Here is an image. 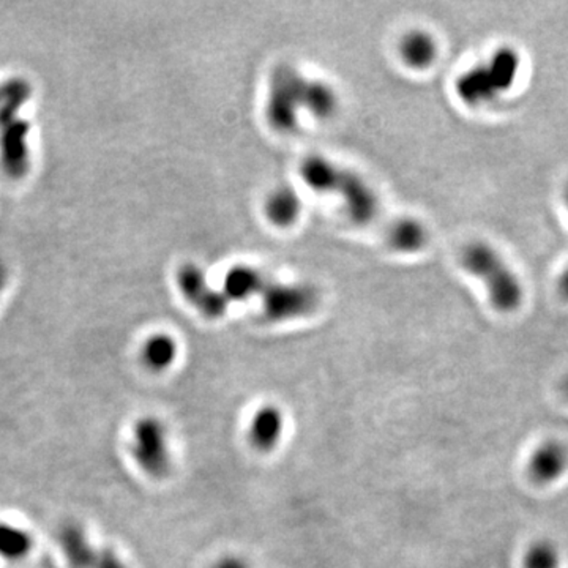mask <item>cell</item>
<instances>
[{
    "label": "cell",
    "instance_id": "9",
    "mask_svg": "<svg viewBox=\"0 0 568 568\" xmlns=\"http://www.w3.org/2000/svg\"><path fill=\"white\" fill-rule=\"evenodd\" d=\"M283 431V412L277 406H264L250 424V442L260 452H270L279 446Z\"/></svg>",
    "mask_w": 568,
    "mask_h": 568
},
{
    "label": "cell",
    "instance_id": "8",
    "mask_svg": "<svg viewBox=\"0 0 568 568\" xmlns=\"http://www.w3.org/2000/svg\"><path fill=\"white\" fill-rule=\"evenodd\" d=\"M455 91L461 102L467 106L486 103L499 95L496 84L485 62L463 73L455 83Z\"/></svg>",
    "mask_w": 568,
    "mask_h": 568
},
{
    "label": "cell",
    "instance_id": "2",
    "mask_svg": "<svg viewBox=\"0 0 568 568\" xmlns=\"http://www.w3.org/2000/svg\"><path fill=\"white\" fill-rule=\"evenodd\" d=\"M221 290L230 302H245L258 297L262 313L273 322L299 319L315 313L319 290L307 283H283L245 264L230 267L224 275Z\"/></svg>",
    "mask_w": 568,
    "mask_h": 568
},
{
    "label": "cell",
    "instance_id": "7",
    "mask_svg": "<svg viewBox=\"0 0 568 568\" xmlns=\"http://www.w3.org/2000/svg\"><path fill=\"white\" fill-rule=\"evenodd\" d=\"M568 467V450L557 441H546L534 450L529 460V475L538 485L556 482Z\"/></svg>",
    "mask_w": 568,
    "mask_h": 568
},
{
    "label": "cell",
    "instance_id": "15",
    "mask_svg": "<svg viewBox=\"0 0 568 568\" xmlns=\"http://www.w3.org/2000/svg\"><path fill=\"white\" fill-rule=\"evenodd\" d=\"M177 352L179 346L176 339L168 333H155L145 339L141 349V358L147 368L160 373L172 367V363L177 360Z\"/></svg>",
    "mask_w": 568,
    "mask_h": 568
},
{
    "label": "cell",
    "instance_id": "12",
    "mask_svg": "<svg viewBox=\"0 0 568 568\" xmlns=\"http://www.w3.org/2000/svg\"><path fill=\"white\" fill-rule=\"evenodd\" d=\"M398 53L407 67L425 70L435 64L437 43L428 32L412 31L401 38Z\"/></svg>",
    "mask_w": 568,
    "mask_h": 568
},
{
    "label": "cell",
    "instance_id": "16",
    "mask_svg": "<svg viewBox=\"0 0 568 568\" xmlns=\"http://www.w3.org/2000/svg\"><path fill=\"white\" fill-rule=\"evenodd\" d=\"M34 538L23 527L0 523V557L5 561H21L31 553Z\"/></svg>",
    "mask_w": 568,
    "mask_h": 568
},
{
    "label": "cell",
    "instance_id": "18",
    "mask_svg": "<svg viewBox=\"0 0 568 568\" xmlns=\"http://www.w3.org/2000/svg\"><path fill=\"white\" fill-rule=\"evenodd\" d=\"M93 568H128L127 563L117 556V553L109 548L98 550L97 563Z\"/></svg>",
    "mask_w": 568,
    "mask_h": 568
},
{
    "label": "cell",
    "instance_id": "1",
    "mask_svg": "<svg viewBox=\"0 0 568 568\" xmlns=\"http://www.w3.org/2000/svg\"><path fill=\"white\" fill-rule=\"evenodd\" d=\"M338 109V97L332 85L308 78L290 64H279L270 73L266 102V119L279 133H294L300 114L328 119Z\"/></svg>",
    "mask_w": 568,
    "mask_h": 568
},
{
    "label": "cell",
    "instance_id": "14",
    "mask_svg": "<svg viewBox=\"0 0 568 568\" xmlns=\"http://www.w3.org/2000/svg\"><path fill=\"white\" fill-rule=\"evenodd\" d=\"M485 64L490 70L499 93L510 91L514 87L521 67L520 53L516 49L512 46H501Z\"/></svg>",
    "mask_w": 568,
    "mask_h": 568
},
{
    "label": "cell",
    "instance_id": "22",
    "mask_svg": "<svg viewBox=\"0 0 568 568\" xmlns=\"http://www.w3.org/2000/svg\"><path fill=\"white\" fill-rule=\"evenodd\" d=\"M563 204H565L568 211V183L565 185V188H563Z\"/></svg>",
    "mask_w": 568,
    "mask_h": 568
},
{
    "label": "cell",
    "instance_id": "11",
    "mask_svg": "<svg viewBox=\"0 0 568 568\" xmlns=\"http://www.w3.org/2000/svg\"><path fill=\"white\" fill-rule=\"evenodd\" d=\"M390 249L399 253H416L428 242V232L424 224L414 218H395L382 230Z\"/></svg>",
    "mask_w": 568,
    "mask_h": 568
},
{
    "label": "cell",
    "instance_id": "3",
    "mask_svg": "<svg viewBox=\"0 0 568 568\" xmlns=\"http://www.w3.org/2000/svg\"><path fill=\"white\" fill-rule=\"evenodd\" d=\"M299 172L307 187L318 193L337 196L354 223L371 226L384 220L382 202L375 188L356 171L328 158L309 155L299 166Z\"/></svg>",
    "mask_w": 568,
    "mask_h": 568
},
{
    "label": "cell",
    "instance_id": "20",
    "mask_svg": "<svg viewBox=\"0 0 568 568\" xmlns=\"http://www.w3.org/2000/svg\"><path fill=\"white\" fill-rule=\"evenodd\" d=\"M557 290H559V294L563 297V300H567L568 302V264L563 269L561 275H559V279H557Z\"/></svg>",
    "mask_w": 568,
    "mask_h": 568
},
{
    "label": "cell",
    "instance_id": "10",
    "mask_svg": "<svg viewBox=\"0 0 568 568\" xmlns=\"http://www.w3.org/2000/svg\"><path fill=\"white\" fill-rule=\"evenodd\" d=\"M62 553L72 568H93L97 563L98 550L78 523H67L59 531Z\"/></svg>",
    "mask_w": 568,
    "mask_h": 568
},
{
    "label": "cell",
    "instance_id": "19",
    "mask_svg": "<svg viewBox=\"0 0 568 568\" xmlns=\"http://www.w3.org/2000/svg\"><path fill=\"white\" fill-rule=\"evenodd\" d=\"M213 568H250V563L239 556H226L220 559Z\"/></svg>",
    "mask_w": 568,
    "mask_h": 568
},
{
    "label": "cell",
    "instance_id": "17",
    "mask_svg": "<svg viewBox=\"0 0 568 568\" xmlns=\"http://www.w3.org/2000/svg\"><path fill=\"white\" fill-rule=\"evenodd\" d=\"M559 567V551L556 546L542 540L534 544L524 556V568H557Z\"/></svg>",
    "mask_w": 568,
    "mask_h": 568
},
{
    "label": "cell",
    "instance_id": "13",
    "mask_svg": "<svg viewBox=\"0 0 568 568\" xmlns=\"http://www.w3.org/2000/svg\"><path fill=\"white\" fill-rule=\"evenodd\" d=\"M302 213V201L296 190L290 187L275 188L267 196L266 217L270 223L279 228H288L296 223Z\"/></svg>",
    "mask_w": 568,
    "mask_h": 568
},
{
    "label": "cell",
    "instance_id": "6",
    "mask_svg": "<svg viewBox=\"0 0 568 568\" xmlns=\"http://www.w3.org/2000/svg\"><path fill=\"white\" fill-rule=\"evenodd\" d=\"M181 296L207 319H218L230 308V302L221 288H213L207 273L196 264H185L177 272Z\"/></svg>",
    "mask_w": 568,
    "mask_h": 568
},
{
    "label": "cell",
    "instance_id": "4",
    "mask_svg": "<svg viewBox=\"0 0 568 568\" xmlns=\"http://www.w3.org/2000/svg\"><path fill=\"white\" fill-rule=\"evenodd\" d=\"M461 266L485 284L497 311L512 313L520 308L524 297L523 284L496 249L485 242L469 243L461 251Z\"/></svg>",
    "mask_w": 568,
    "mask_h": 568
},
{
    "label": "cell",
    "instance_id": "21",
    "mask_svg": "<svg viewBox=\"0 0 568 568\" xmlns=\"http://www.w3.org/2000/svg\"><path fill=\"white\" fill-rule=\"evenodd\" d=\"M561 390H563V397L568 399V376L563 379V386H561Z\"/></svg>",
    "mask_w": 568,
    "mask_h": 568
},
{
    "label": "cell",
    "instance_id": "5",
    "mask_svg": "<svg viewBox=\"0 0 568 568\" xmlns=\"http://www.w3.org/2000/svg\"><path fill=\"white\" fill-rule=\"evenodd\" d=\"M132 455L149 477L163 478L171 469L170 439L162 420L152 416L140 418L132 433Z\"/></svg>",
    "mask_w": 568,
    "mask_h": 568
}]
</instances>
